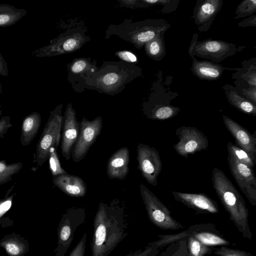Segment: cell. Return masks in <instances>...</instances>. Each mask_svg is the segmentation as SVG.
<instances>
[{"mask_svg": "<svg viewBox=\"0 0 256 256\" xmlns=\"http://www.w3.org/2000/svg\"><path fill=\"white\" fill-rule=\"evenodd\" d=\"M128 222L118 202H101L94 221L92 256H108L126 236Z\"/></svg>", "mask_w": 256, "mask_h": 256, "instance_id": "cell-1", "label": "cell"}, {"mask_svg": "<svg viewBox=\"0 0 256 256\" xmlns=\"http://www.w3.org/2000/svg\"><path fill=\"white\" fill-rule=\"evenodd\" d=\"M142 75L136 64L118 61H104L86 80V88L114 96L122 92L127 84Z\"/></svg>", "mask_w": 256, "mask_h": 256, "instance_id": "cell-2", "label": "cell"}, {"mask_svg": "<svg viewBox=\"0 0 256 256\" xmlns=\"http://www.w3.org/2000/svg\"><path fill=\"white\" fill-rule=\"evenodd\" d=\"M212 186L223 206L242 236L252 238L248 222V210L244 199L225 174L218 168L212 171Z\"/></svg>", "mask_w": 256, "mask_h": 256, "instance_id": "cell-3", "label": "cell"}, {"mask_svg": "<svg viewBox=\"0 0 256 256\" xmlns=\"http://www.w3.org/2000/svg\"><path fill=\"white\" fill-rule=\"evenodd\" d=\"M170 24L162 19H148L132 22L126 19L119 24H110L106 31V38L116 36L130 43L136 48H141L150 40L164 34Z\"/></svg>", "mask_w": 256, "mask_h": 256, "instance_id": "cell-4", "label": "cell"}, {"mask_svg": "<svg viewBox=\"0 0 256 256\" xmlns=\"http://www.w3.org/2000/svg\"><path fill=\"white\" fill-rule=\"evenodd\" d=\"M90 39L84 26L75 24L50 40L48 45L33 52L32 55L43 58L72 53L80 50Z\"/></svg>", "mask_w": 256, "mask_h": 256, "instance_id": "cell-5", "label": "cell"}, {"mask_svg": "<svg viewBox=\"0 0 256 256\" xmlns=\"http://www.w3.org/2000/svg\"><path fill=\"white\" fill-rule=\"evenodd\" d=\"M198 34H193L188 50L190 57L197 56L218 64L246 48L222 40L207 39L198 41Z\"/></svg>", "mask_w": 256, "mask_h": 256, "instance_id": "cell-6", "label": "cell"}, {"mask_svg": "<svg viewBox=\"0 0 256 256\" xmlns=\"http://www.w3.org/2000/svg\"><path fill=\"white\" fill-rule=\"evenodd\" d=\"M62 104L58 105L52 111L44 126L36 146V162L41 166L48 158L50 150L58 148L61 140L63 122Z\"/></svg>", "mask_w": 256, "mask_h": 256, "instance_id": "cell-7", "label": "cell"}, {"mask_svg": "<svg viewBox=\"0 0 256 256\" xmlns=\"http://www.w3.org/2000/svg\"><path fill=\"white\" fill-rule=\"evenodd\" d=\"M140 193L150 221L158 228L176 230L184 227L172 216L168 208L143 184L140 186Z\"/></svg>", "mask_w": 256, "mask_h": 256, "instance_id": "cell-8", "label": "cell"}, {"mask_svg": "<svg viewBox=\"0 0 256 256\" xmlns=\"http://www.w3.org/2000/svg\"><path fill=\"white\" fill-rule=\"evenodd\" d=\"M84 209L70 208L63 214L58 228V246L55 256H64L70 246L76 228L85 221Z\"/></svg>", "mask_w": 256, "mask_h": 256, "instance_id": "cell-9", "label": "cell"}, {"mask_svg": "<svg viewBox=\"0 0 256 256\" xmlns=\"http://www.w3.org/2000/svg\"><path fill=\"white\" fill-rule=\"evenodd\" d=\"M102 122V118L100 116L92 120H88L84 117L82 118L80 123L78 136L72 152L74 162H80L86 156L101 133Z\"/></svg>", "mask_w": 256, "mask_h": 256, "instance_id": "cell-10", "label": "cell"}, {"mask_svg": "<svg viewBox=\"0 0 256 256\" xmlns=\"http://www.w3.org/2000/svg\"><path fill=\"white\" fill-rule=\"evenodd\" d=\"M178 141L174 145L175 151L180 156L188 158L190 154L206 150L209 146L208 138L195 127L182 126L176 130Z\"/></svg>", "mask_w": 256, "mask_h": 256, "instance_id": "cell-11", "label": "cell"}, {"mask_svg": "<svg viewBox=\"0 0 256 256\" xmlns=\"http://www.w3.org/2000/svg\"><path fill=\"white\" fill-rule=\"evenodd\" d=\"M136 152L138 168L142 176L148 184L156 186L158 178L162 169V162L158 150L140 143L136 147Z\"/></svg>", "mask_w": 256, "mask_h": 256, "instance_id": "cell-12", "label": "cell"}, {"mask_svg": "<svg viewBox=\"0 0 256 256\" xmlns=\"http://www.w3.org/2000/svg\"><path fill=\"white\" fill-rule=\"evenodd\" d=\"M228 162L232 175L238 187L250 204L256 206V180L253 168L229 154Z\"/></svg>", "mask_w": 256, "mask_h": 256, "instance_id": "cell-13", "label": "cell"}, {"mask_svg": "<svg viewBox=\"0 0 256 256\" xmlns=\"http://www.w3.org/2000/svg\"><path fill=\"white\" fill-rule=\"evenodd\" d=\"M80 124L78 122L76 112L71 103H69L63 116L62 130L61 136V153L68 160L70 158L74 146L80 132Z\"/></svg>", "mask_w": 256, "mask_h": 256, "instance_id": "cell-14", "label": "cell"}, {"mask_svg": "<svg viewBox=\"0 0 256 256\" xmlns=\"http://www.w3.org/2000/svg\"><path fill=\"white\" fill-rule=\"evenodd\" d=\"M66 67L68 81L77 92L85 90L86 77L98 68L96 60L90 58H75Z\"/></svg>", "mask_w": 256, "mask_h": 256, "instance_id": "cell-15", "label": "cell"}, {"mask_svg": "<svg viewBox=\"0 0 256 256\" xmlns=\"http://www.w3.org/2000/svg\"><path fill=\"white\" fill-rule=\"evenodd\" d=\"M223 5L222 0H197L192 18L197 29L206 32Z\"/></svg>", "mask_w": 256, "mask_h": 256, "instance_id": "cell-16", "label": "cell"}, {"mask_svg": "<svg viewBox=\"0 0 256 256\" xmlns=\"http://www.w3.org/2000/svg\"><path fill=\"white\" fill-rule=\"evenodd\" d=\"M224 124L234 138L236 146L246 151L256 162V131L252 134L248 130L237 122L223 115Z\"/></svg>", "mask_w": 256, "mask_h": 256, "instance_id": "cell-17", "label": "cell"}, {"mask_svg": "<svg viewBox=\"0 0 256 256\" xmlns=\"http://www.w3.org/2000/svg\"><path fill=\"white\" fill-rule=\"evenodd\" d=\"M171 194L176 200L199 213L214 214L219 212L217 203L205 194L172 191Z\"/></svg>", "mask_w": 256, "mask_h": 256, "instance_id": "cell-18", "label": "cell"}, {"mask_svg": "<svg viewBox=\"0 0 256 256\" xmlns=\"http://www.w3.org/2000/svg\"><path fill=\"white\" fill-rule=\"evenodd\" d=\"M130 151L127 147L121 148L108 158L106 174L110 179L124 180L129 172Z\"/></svg>", "mask_w": 256, "mask_h": 256, "instance_id": "cell-19", "label": "cell"}, {"mask_svg": "<svg viewBox=\"0 0 256 256\" xmlns=\"http://www.w3.org/2000/svg\"><path fill=\"white\" fill-rule=\"evenodd\" d=\"M190 235L202 244L208 246H228L230 242L217 230L212 224H197L192 226Z\"/></svg>", "mask_w": 256, "mask_h": 256, "instance_id": "cell-20", "label": "cell"}, {"mask_svg": "<svg viewBox=\"0 0 256 256\" xmlns=\"http://www.w3.org/2000/svg\"><path fill=\"white\" fill-rule=\"evenodd\" d=\"M54 185L66 194L72 197H83L87 191L86 185L80 176L68 174L53 177Z\"/></svg>", "mask_w": 256, "mask_h": 256, "instance_id": "cell-21", "label": "cell"}, {"mask_svg": "<svg viewBox=\"0 0 256 256\" xmlns=\"http://www.w3.org/2000/svg\"><path fill=\"white\" fill-rule=\"evenodd\" d=\"M192 58V72L198 78L206 80H215L221 77L225 70H236L230 68L212 61L198 60L194 56Z\"/></svg>", "mask_w": 256, "mask_h": 256, "instance_id": "cell-22", "label": "cell"}, {"mask_svg": "<svg viewBox=\"0 0 256 256\" xmlns=\"http://www.w3.org/2000/svg\"><path fill=\"white\" fill-rule=\"evenodd\" d=\"M228 102L242 113L256 116V105L238 94L235 88L226 84L223 86Z\"/></svg>", "mask_w": 256, "mask_h": 256, "instance_id": "cell-23", "label": "cell"}, {"mask_svg": "<svg viewBox=\"0 0 256 256\" xmlns=\"http://www.w3.org/2000/svg\"><path fill=\"white\" fill-rule=\"evenodd\" d=\"M41 124V117L38 112H34L23 120L20 141L23 146L29 144L36 135Z\"/></svg>", "mask_w": 256, "mask_h": 256, "instance_id": "cell-24", "label": "cell"}, {"mask_svg": "<svg viewBox=\"0 0 256 256\" xmlns=\"http://www.w3.org/2000/svg\"><path fill=\"white\" fill-rule=\"evenodd\" d=\"M144 114L149 119L164 120L172 118L180 110L178 107L169 104L142 106Z\"/></svg>", "mask_w": 256, "mask_h": 256, "instance_id": "cell-25", "label": "cell"}, {"mask_svg": "<svg viewBox=\"0 0 256 256\" xmlns=\"http://www.w3.org/2000/svg\"><path fill=\"white\" fill-rule=\"evenodd\" d=\"M27 14L22 8L5 4H0V27H7L14 24Z\"/></svg>", "mask_w": 256, "mask_h": 256, "instance_id": "cell-26", "label": "cell"}, {"mask_svg": "<svg viewBox=\"0 0 256 256\" xmlns=\"http://www.w3.org/2000/svg\"><path fill=\"white\" fill-rule=\"evenodd\" d=\"M242 68H236L232 78L245 81L248 85L256 87V58L244 60L242 62Z\"/></svg>", "mask_w": 256, "mask_h": 256, "instance_id": "cell-27", "label": "cell"}, {"mask_svg": "<svg viewBox=\"0 0 256 256\" xmlns=\"http://www.w3.org/2000/svg\"><path fill=\"white\" fill-rule=\"evenodd\" d=\"M164 34H160L148 42L144 46L146 56L155 61L161 60L166 54Z\"/></svg>", "mask_w": 256, "mask_h": 256, "instance_id": "cell-28", "label": "cell"}, {"mask_svg": "<svg viewBox=\"0 0 256 256\" xmlns=\"http://www.w3.org/2000/svg\"><path fill=\"white\" fill-rule=\"evenodd\" d=\"M186 244V256H206L214 250L212 248L204 245L192 236L187 238Z\"/></svg>", "mask_w": 256, "mask_h": 256, "instance_id": "cell-29", "label": "cell"}, {"mask_svg": "<svg viewBox=\"0 0 256 256\" xmlns=\"http://www.w3.org/2000/svg\"><path fill=\"white\" fill-rule=\"evenodd\" d=\"M192 228L190 226L186 230L176 234L160 235L158 236V240L150 243L157 248H159L168 244L186 240L190 236Z\"/></svg>", "mask_w": 256, "mask_h": 256, "instance_id": "cell-30", "label": "cell"}, {"mask_svg": "<svg viewBox=\"0 0 256 256\" xmlns=\"http://www.w3.org/2000/svg\"><path fill=\"white\" fill-rule=\"evenodd\" d=\"M228 154L242 164L254 168L256 162L246 151L237 146L232 142L227 144Z\"/></svg>", "mask_w": 256, "mask_h": 256, "instance_id": "cell-31", "label": "cell"}, {"mask_svg": "<svg viewBox=\"0 0 256 256\" xmlns=\"http://www.w3.org/2000/svg\"><path fill=\"white\" fill-rule=\"evenodd\" d=\"M180 2L178 0H138V8H146L151 6L160 4L163 6L161 12L169 13L176 10Z\"/></svg>", "mask_w": 256, "mask_h": 256, "instance_id": "cell-32", "label": "cell"}, {"mask_svg": "<svg viewBox=\"0 0 256 256\" xmlns=\"http://www.w3.org/2000/svg\"><path fill=\"white\" fill-rule=\"evenodd\" d=\"M22 166L21 162L7 164L6 162H0V184L10 180L12 176L18 173Z\"/></svg>", "mask_w": 256, "mask_h": 256, "instance_id": "cell-33", "label": "cell"}, {"mask_svg": "<svg viewBox=\"0 0 256 256\" xmlns=\"http://www.w3.org/2000/svg\"><path fill=\"white\" fill-rule=\"evenodd\" d=\"M234 83L237 93L256 105V87L250 86L242 80H236Z\"/></svg>", "mask_w": 256, "mask_h": 256, "instance_id": "cell-34", "label": "cell"}, {"mask_svg": "<svg viewBox=\"0 0 256 256\" xmlns=\"http://www.w3.org/2000/svg\"><path fill=\"white\" fill-rule=\"evenodd\" d=\"M256 12V0H244L242 1L237 6L234 19L250 16Z\"/></svg>", "mask_w": 256, "mask_h": 256, "instance_id": "cell-35", "label": "cell"}, {"mask_svg": "<svg viewBox=\"0 0 256 256\" xmlns=\"http://www.w3.org/2000/svg\"><path fill=\"white\" fill-rule=\"evenodd\" d=\"M48 160L50 169L53 177L68 174L60 165L58 156L57 148H52L50 149Z\"/></svg>", "mask_w": 256, "mask_h": 256, "instance_id": "cell-36", "label": "cell"}, {"mask_svg": "<svg viewBox=\"0 0 256 256\" xmlns=\"http://www.w3.org/2000/svg\"><path fill=\"white\" fill-rule=\"evenodd\" d=\"M214 254L217 256H253L249 252L238 249H234L227 246H220L214 249Z\"/></svg>", "mask_w": 256, "mask_h": 256, "instance_id": "cell-37", "label": "cell"}, {"mask_svg": "<svg viewBox=\"0 0 256 256\" xmlns=\"http://www.w3.org/2000/svg\"><path fill=\"white\" fill-rule=\"evenodd\" d=\"M114 55L123 62L136 64L138 62L136 56L132 52L123 50L116 52Z\"/></svg>", "mask_w": 256, "mask_h": 256, "instance_id": "cell-38", "label": "cell"}, {"mask_svg": "<svg viewBox=\"0 0 256 256\" xmlns=\"http://www.w3.org/2000/svg\"><path fill=\"white\" fill-rule=\"evenodd\" d=\"M158 251V248L150 243L144 248L130 252L126 256H156Z\"/></svg>", "mask_w": 256, "mask_h": 256, "instance_id": "cell-39", "label": "cell"}, {"mask_svg": "<svg viewBox=\"0 0 256 256\" xmlns=\"http://www.w3.org/2000/svg\"><path fill=\"white\" fill-rule=\"evenodd\" d=\"M86 240L87 234L85 232L73 248L69 256H84Z\"/></svg>", "mask_w": 256, "mask_h": 256, "instance_id": "cell-40", "label": "cell"}, {"mask_svg": "<svg viewBox=\"0 0 256 256\" xmlns=\"http://www.w3.org/2000/svg\"><path fill=\"white\" fill-rule=\"evenodd\" d=\"M4 246L8 253L13 256L20 255L23 250L22 246L15 241L6 242L4 243Z\"/></svg>", "mask_w": 256, "mask_h": 256, "instance_id": "cell-41", "label": "cell"}, {"mask_svg": "<svg viewBox=\"0 0 256 256\" xmlns=\"http://www.w3.org/2000/svg\"><path fill=\"white\" fill-rule=\"evenodd\" d=\"M178 248L171 256H186L187 248L186 240H181L178 242Z\"/></svg>", "mask_w": 256, "mask_h": 256, "instance_id": "cell-42", "label": "cell"}, {"mask_svg": "<svg viewBox=\"0 0 256 256\" xmlns=\"http://www.w3.org/2000/svg\"><path fill=\"white\" fill-rule=\"evenodd\" d=\"M238 26L242 28H246L248 26H256V16L253 14L244 18L238 24Z\"/></svg>", "mask_w": 256, "mask_h": 256, "instance_id": "cell-43", "label": "cell"}, {"mask_svg": "<svg viewBox=\"0 0 256 256\" xmlns=\"http://www.w3.org/2000/svg\"><path fill=\"white\" fill-rule=\"evenodd\" d=\"M8 72V63L0 52V75L3 76H7Z\"/></svg>", "mask_w": 256, "mask_h": 256, "instance_id": "cell-44", "label": "cell"}, {"mask_svg": "<svg viewBox=\"0 0 256 256\" xmlns=\"http://www.w3.org/2000/svg\"><path fill=\"white\" fill-rule=\"evenodd\" d=\"M1 106H0V108ZM2 114V111L0 110V116ZM10 120V118L8 116L3 117L2 118H0V134H2L4 133V131L7 130V128L10 126L11 125H8V124H10L9 121L8 120Z\"/></svg>", "mask_w": 256, "mask_h": 256, "instance_id": "cell-45", "label": "cell"}, {"mask_svg": "<svg viewBox=\"0 0 256 256\" xmlns=\"http://www.w3.org/2000/svg\"><path fill=\"white\" fill-rule=\"evenodd\" d=\"M11 206V199L7 200L0 204V218L8 210Z\"/></svg>", "mask_w": 256, "mask_h": 256, "instance_id": "cell-46", "label": "cell"}, {"mask_svg": "<svg viewBox=\"0 0 256 256\" xmlns=\"http://www.w3.org/2000/svg\"><path fill=\"white\" fill-rule=\"evenodd\" d=\"M138 0H119L118 2L122 6L134 8H136Z\"/></svg>", "mask_w": 256, "mask_h": 256, "instance_id": "cell-47", "label": "cell"}, {"mask_svg": "<svg viewBox=\"0 0 256 256\" xmlns=\"http://www.w3.org/2000/svg\"><path fill=\"white\" fill-rule=\"evenodd\" d=\"M2 83L0 80V94H2Z\"/></svg>", "mask_w": 256, "mask_h": 256, "instance_id": "cell-48", "label": "cell"}, {"mask_svg": "<svg viewBox=\"0 0 256 256\" xmlns=\"http://www.w3.org/2000/svg\"><path fill=\"white\" fill-rule=\"evenodd\" d=\"M171 256V255H170V256Z\"/></svg>", "mask_w": 256, "mask_h": 256, "instance_id": "cell-49", "label": "cell"}]
</instances>
